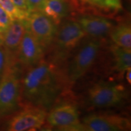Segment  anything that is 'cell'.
I'll return each mask as SVG.
<instances>
[{
  "label": "cell",
  "instance_id": "obj_7",
  "mask_svg": "<svg viewBox=\"0 0 131 131\" xmlns=\"http://www.w3.org/2000/svg\"><path fill=\"white\" fill-rule=\"evenodd\" d=\"M26 21V28L46 53L53 41L58 25L41 11L30 12Z\"/></svg>",
  "mask_w": 131,
  "mask_h": 131
},
{
  "label": "cell",
  "instance_id": "obj_12",
  "mask_svg": "<svg viewBox=\"0 0 131 131\" xmlns=\"http://www.w3.org/2000/svg\"><path fill=\"white\" fill-rule=\"evenodd\" d=\"M75 19L86 36L104 40L115 26L109 18L94 14H78Z\"/></svg>",
  "mask_w": 131,
  "mask_h": 131
},
{
  "label": "cell",
  "instance_id": "obj_16",
  "mask_svg": "<svg viewBox=\"0 0 131 131\" xmlns=\"http://www.w3.org/2000/svg\"><path fill=\"white\" fill-rule=\"evenodd\" d=\"M111 50L115 61V68L119 72H124L131 68V50L112 45Z\"/></svg>",
  "mask_w": 131,
  "mask_h": 131
},
{
  "label": "cell",
  "instance_id": "obj_21",
  "mask_svg": "<svg viewBox=\"0 0 131 131\" xmlns=\"http://www.w3.org/2000/svg\"><path fill=\"white\" fill-rule=\"evenodd\" d=\"M12 1L19 9L29 12L26 0H12Z\"/></svg>",
  "mask_w": 131,
  "mask_h": 131
},
{
  "label": "cell",
  "instance_id": "obj_18",
  "mask_svg": "<svg viewBox=\"0 0 131 131\" xmlns=\"http://www.w3.org/2000/svg\"><path fill=\"white\" fill-rule=\"evenodd\" d=\"M16 63L11 58L2 44L0 45V81L6 72L16 65Z\"/></svg>",
  "mask_w": 131,
  "mask_h": 131
},
{
  "label": "cell",
  "instance_id": "obj_15",
  "mask_svg": "<svg viewBox=\"0 0 131 131\" xmlns=\"http://www.w3.org/2000/svg\"><path fill=\"white\" fill-rule=\"evenodd\" d=\"M109 35L114 45L131 50V27L128 23L115 26Z\"/></svg>",
  "mask_w": 131,
  "mask_h": 131
},
{
  "label": "cell",
  "instance_id": "obj_1",
  "mask_svg": "<svg viewBox=\"0 0 131 131\" xmlns=\"http://www.w3.org/2000/svg\"><path fill=\"white\" fill-rule=\"evenodd\" d=\"M21 79V107L32 106L48 112L61 98L66 81L60 68L43 59L24 70Z\"/></svg>",
  "mask_w": 131,
  "mask_h": 131
},
{
  "label": "cell",
  "instance_id": "obj_17",
  "mask_svg": "<svg viewBox=\"0 0 131 131\" xmlns=\"http://www.w3.org/2000/svg\"><path fill=\"white\" fill-rule=\"evenodd\" d=\"M0 6L7 12L12 21L15 19H26L30 14L19 9L12 0H0Z\"/></svg>",
  "mask_w": 131,
  "mask_h": 131
},
{
  "label": "cell",
  "instance_id": "obj_19",
  "mask_svg": "<svg viewBox=\"0 0 131 131\" xmlns=\"http://www.w3.org/2000/svg\"><path fill=\"white\" fill-rule=\"evenodd\" d=\"M12 21L9 15L0 6V35H3L7 30Z\"/></svg>",
  "mask_w": 131,
  "mask_h": 131
},
{
  "label": "cell",
  "instance_id": "obj_20",
  "mask_svg": "<svg viewBox=\"0 0 131 131\" xmlns=\"http://www.w3.org/2000/svg\"><path fill=\"white\" fill-rule=\"evenodd\" d=\"M46 0H26L29 13L35 11H41Z\"/></svg>",
  "mask_w": 131,
  "mask_h": 131
},
{
  "label": "cell",
  "instance_id": "obj_10",
  "mask_svg": "<svg viewBox=\"0 0 131 131\" xmlns=\"http://www.w3.org/2000/svg\"><path fill=\"white\" fill-rule=\"evenodd\" d=\"M72 10L78 14H89L111 17L122 9L121 0H68Z\"/></svg>",
  "mask_w": 131,
  "mask_h": 131
},
{
  "label": "cell",
  "instance_id": "obj_5",
  "mask_svg": "<svg viewBox=\"0 0 131 131\" xmlns=\"http://www.w3.org/2000/svg\"><path fill=\"white\" fill-rule=\"evenodd\" d=\"M48 112L46 120L50 127L61 130H85L74 101L59 99Z\"/></svg>",
  "mask_w": 131,
  "mask_h": 131
},
{
  "label": "cell",
  "instance_id": "obj_6",
  "mask_svg": "<svg viewBox=\"0 0 131 131\" xmlns=\"http://www.w3.org/2000/svg\"><path fill=\"white\" fill-rule=\"evenodd\" d=\"M125 97L124 88L114 82L100 81L88 90L86 101L92 107H111L118 105Z\"/></svg>",
  "mask_w": 131,
  "mask_h": 131
},
{
  "label": "cell",
  "instance_id": "obj_9",
  "mask_svg": "<svg viewBox=\"0 0 131 131\" xmlns=\"http://www.w3.org/2000/svg\"><path fill=\"white\" fill-rule=\"evenodd\" d=\"M85 130L117 131L128 130L130 122L127 118L117 115L92 114L82 119Z\"/></svg>",
  "mask_w": 131,
  "mask_h": 131
},
{
  "label": "cell",
  "instance_id": "obj_13",
  "mask_svg": "<svg viewBox=\"0 0 131 131\" xmlns=\"http://www.w3.org/2000/svg\"><path fill=\"white\" fill-rule=\"evenodd\" d=\"M26 19L13 20L7 30L1 35L2 45L16 63L18 50L26 30Z\"/></svg>",
  "mask_w": 131,
  "mask_h": 131
},
{
  "label": "cell",
  "instance_id": "obj_3",
  "mask_svg": "<svg viewBox=\"0 0 131 131\" xmlns=\"http://www.w3.org/2000/svg\"><path fill=\"white\" fill-rule=\"evenodd\" d=\"M103 40L90 37L82 40L67 66L64 75L67 83H75L88 72L98 58Z\"/></svg>",
  "mask_w": 131,
  "mask_h": 131
},
{
  "label": "cell",
  "instance_id": "obj_22",
  "mask_svg": "<svg viewBox=\"0 0 131 131\" xmlns=\"http://www.w3.org/2000/svg\"><path fill=\"white\" fill-rule=\"evenodd\" d=\"M126 80L127 83H129V84H131V69L130 68L127 69L126 70Z\"/></svg>",
  "mask_w": 131,
  "mask_h": 131
},
{
  "label": "cell",
  "instance_id": "obj_14",
  "mask_svg": "<svg viewBox=\"0 0 131 131\" xmlns=\"http://www.w3.org/2000/svg\"><path fill=\"white\" fill-rule=\"evenodd\" d=\"M41 12L58 26L72 10L68 0H46Z\"/></svg>",
  "mask_w": 131,
  "mask_h": 131
},
{
  "label": "cell",
  "instance_id": "obj_23",
  "mask_svg": "<svg viewBox=\"0 0 131 131\" xmlns=\"http://www.w3.org/2000/svg\"><path fill=\"white\" fill-rule=\"evenodd\" d=\"M3 43V38L1 35H0V45Z\"/></svg>",
  "mask_w": 131,
  "mask_h": 131
},
{
  "label": "cell",
  "instance_id": "obj_2",
  "mask_svg": "<svg viewBox=\"0 0 131 131\" xmlns=\"http://www.w3.org/2000/svg\"><path fill=\"white\" fill-rule=\"evenodd\" d=\"M86 36L74 18L64 19L58 24L53 41L47 50L50 52L48 61L61 68Z\"/></svg>",
  "mask_w": 131,
  "mask_h": 131
},
{
  "label": "cell",
  "instance_id": "obj_4",
  "mask_svg": "<svg viewBox=\"0 0 131 131\" xmlns=\"http://www.w3.org/2000/svg\"><path fill=\"white\" fill-rule=\"evenodd\" d=\"M23 71L16 64L6 72L0 81V117L11 115L21 107Z\"/></svg>",
  "mask_w": 131,
  "mask_h": 131
},
{
  "label": "cell",
  "instance_id": "obj_11",
  "mask_svg": "<svg viewBox=\"0 0 131 131\" xmlns=\"http://www.w3.org/2000/svg\"><path fill=\"white\" fill-rule=\"evenodd\" d=\"M45 54L41 46L26 28L16 55V64L24 71L41 61Z\"/></svg>",
  "mask_w": 131,
  "mask_h": 131
},
{
  "label": "cell",
  "instance_id": "obj_8",
  "mask_svg": "<svg viewBox=\"0 0 131 131\" xmlns=\"http://www.w3.org/2000/svg\"><path fill=\"white\" fill-rule=\"evenodd\" d=\"M16 112L7 123L9 131H25L41 128L46 120L47 112L32 106H23Z\"/></svg>",
  "mask_w": 131,
  "mask_h": 131
}]
</instances>
